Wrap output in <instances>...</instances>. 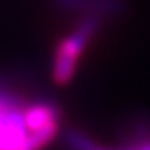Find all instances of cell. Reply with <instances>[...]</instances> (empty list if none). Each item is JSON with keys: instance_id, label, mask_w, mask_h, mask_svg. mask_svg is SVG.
Instances as JSON below:
<instances>
[{"instance_id": "cell-1", "label": "cell", "mask_w": 150, "mask_h": 150, "mask_svg": "<svg viewBox=\"0 0 150 150\" xmlns=\"http://www.w3.org/2000/svg\"><path fill=\"white\" fill-rule=\"evenodd\" d=\"M61 126L54 102L0 81V150H45Z\"/></svg>"}, {"instance_id": "cell-2", "label": "cell", "mask_w": 150, "mask_h": 150, "mask_svg": "<svg viewBox=\"0 0 150 150\" xmlns=\"http://www.w3.org/2000/svg\"><path fill=\"white\" fill-rule=\"evenodd\" d=\"M102 13H85L80 23L56 45L51 62V77L54 83L66 85L74 77L81 54L94 38L104 23Z\"/></svg>"}, {"instance_id": "cell-3", "label": "cell", "mask_w": 150, "mask_h": 150, "mask_svg": "<svg viewBox=\"0 0 150 150\" xmlns=\"http://www.w3.org/2000/svg\"><path fill=\"white\" fill-rule=\"evenodd\" d=\"M67 142L72 150H150V126L147 125L137 126L134 133L126 139V142H123L115 149L102 147L78 131H69Z\"/></svg>"}]
</instances>
